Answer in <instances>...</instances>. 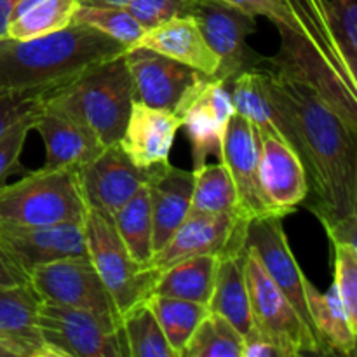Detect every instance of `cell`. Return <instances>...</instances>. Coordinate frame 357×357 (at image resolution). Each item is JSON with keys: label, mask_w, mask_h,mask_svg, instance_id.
I'll return each mask as SVG.
<instances>
[{"label": "cell", "mask_w": 357, "mask_h": 357, "mask_svg": "<svg viewBox=\"0 0 357 357\" xmlns=\"http://www.w3.org/2000/svg\"><path fill=\"white\" fill-rule=\"evenodd\" d=\"M282 139L305 167L303 201L331 243L357 244V129L310 80L264 58L258 66Z\"/></svg>", "instance_id": "cell-1"}, {"label": "cell", "mask_w": 357, "mask_h": 357, "mask_svg": "<svg viewBox=\"0 0 357 357\" xmlns=\"http://www.w3.org/2000/svg\"><path fill=\"white\" fill-rule=\"evenodd\" d=\"M126 47L94 28L72 23L58 33L31 40H0V98L52 93L84 70L122 54Z\"/></svg>", "instance_id": "cell-2"}, {"label": "cell", "mask_w": 357, "mask_h": 357, "mask_svg": "<svg viewBox=\"0 0 357 357\" xmlns=\"http://www.w3.org/2000/svg\"><path fill=\"white\" fill-rule=\"evenodd\" d=\"M45 103L87 129L103 146L117 145L135 103L124 52L84 70Z\"/></svg>", "instance_id": "cell-3"}, {"label": "cell", "mask_w": 357, "mask_h": 357, "mask_svg": "<svg viewBox=\"0 0 357 357\" xmlns=\"http://www.w3.org/2000/svg\"><path fill=\"white\" fill-rule=\"evenodd\" d=\"M86 215L75 171L45 169L0 185V225L28 227L75 222Z\"/></svg>", "instance_id": "cell-4"}, {"label": "cell", "mask_w": 357, "mask_h": 357, "mask_svg": "<svg viewBox=\"0 0 357 357\" xmlns=\"http://www.w3.org/2000/svg\"><path fill=\"white\" fill-rule=\"evenodd\" d=\"M84 227L87 257L122 317L136 305L146 302L160 271L152 265H139L126 250L114 223L100 213L86 208Z\"/></svg>", "instance_id": "cell-5"}, {"label": "cell", "mask_w": 357, "mask_h": 357, "mask_svg": "<svg viewBox=\"0 0 357 357\" xmlns=\"http://www.w3.org/2000/svg\"><path fill=\"white\" fill-rule=\"evenodd\" d=\"M244 274L250 293L253 326L271 337L288 357L333 356V352L307 328L284 293L268 278L255 251L248 246Z\"/></svg>", "instance_id": "cell-6"}, {"label": "cell", "mask_w": 357, "mask_h": 357, "mask_svg": "<svg viewBox=\"0 0 357 357\" xmlns=\"http://www.w3.org/2000/svg\"><path fill=\"white\" fill-rule=\"evenodd\" d=\"M37 326L52 357H126L114 319L42 300Z\"/></svg>", "instance_id": "cell-7"}, {"label": "cell", "mask_w": 357, "mask_h": 357, "mask_svg": "<svg viewBox=\"0 0 357 357\" xmlns=\"http://www.w3.org/2000/svg\"><path fill=\"white\" fill-rule=\"evenodd\" d=\"M190 16L220 61L213 77L230 84L243 72L261 65L264 56L248 44V37L257 30V17L220 0H195Z\"/></svg>", "instance_id": "cell-8"}, {"label": "cell", "mask_w": 357, "mask_h": 357, "mask_svg": "<svg viewBox=\"0 0 357 357\" xmlns=\"http://www.w3.org/2000/svg\"><path fill=\"white\" fill-rule=\"evenodd\" d=\"M174 114L192 145L194 171L204 166L209 157L222 155L227 126L234 115L229 84L213 75H204L187 89Z\"/></svg>", "instance_id": "cell-9"}, {"label": "cell", "mask_w": 357, "mask_h": 357, "mask_svg": "<svg viewBox=\"0 0 357 357\" xmlns=\"http://www.w3.org/2000/svg\"><path fill=\"white\" fill-rule=\"evenodd\" d=\"M30 284L44 302L89 310L121 324V314L89 258H68L38 265Z\"/></svg>", "instance_id": "cell-10"}, {"label": "cell", "mask_w": 357, "mask_h": 357, "mask_svg": "<svg viewBox=\"0 0 357 357\" xmlns=\"http://www.w3.org/2000/svg\"><path fill=\"white\" fill-rule=\"evenodd\" d=\"M248 220L234 213H195L188 211L176 232L150 260V265L159 271L192 257L223 253L244 246Z\"/></svg>", "instance_id": "cell-11"}, {"label": "cell", "mask_w": 357, "mask_h": 357, "mask_svg": "<svg viewBox=\"0 0 357 357\" xmlns=\"http://www.w3.org/2000/svg\"><path fill=\"white\" fill-rule=\"evenodd\" d=\"M244 244L255 251L268 278L284 293L307 328L319 338L309 314V307H307L305 288H303L305 274L296 264L295 255L289 248L284 225H282V216L268 215L250 220L246 225Z\"/></svg>", "instance_id": "cell-12"}, {"label": "cell", "mask_w": 357, "mask_h": 357, "mask_svg": "<svg viewBox=\"0 0 357 357\" xmlns=\"http://www.w3.org/2000/svg\"><path fill=\"white\" fill-rule=\"evenodd\" d=\"M75 176L86 208L112 222L115 213L145 187L149 169L135 166L117 143L103 149L96 159L80 167Z\"/></svg>", "instance_id": "cell-13"}, {"label": "cell", "mask_w": 357, "mask_h": 357, "mask_svg": "<svg viewBox=\"0 0 357 357\" xmlns=\"http://www.w3.org/2000/svg\"><path fill=\"white\" fill-rule=\"evenodd\" d=\"M0 248L30 275L38 265L89 258L84 218L47 225H0Z\"/></svg>", "instance_id": "cell-14"}, {"label": "cell", "mask_w": 357, "mask_h": 357, "mask_svg": "<svg viewBox=\"0 0 357 357\" xmlns=\"http://www.w3.org/2000/svg\"><path fill=\"white\" fill-rule=\"evenodd\" d=\"M220 160L232 178L241 213L248 222L261 216L278 215L261 187L260 138L257 129L241 115L234 114L230 117Z\"/></svg>", "instance_id": "cell-15"}, {"label": "cell", "mask_w": 357, "mask_h": 357, "mask_svg": "<svg viewBox=\"0 0 357 357\" xmlns=\"http://www.w3.org/2000/svg\"><path fill=\"white\" fill-rule=\"evenodd\" d=\"M132 80L135 101L153 108L174 110L187 89L204 73L149 49L129 47L124 51Z\"/></svg>", "instance_id": "cell-16"}, {"label": "cell", "mask_w": 357, "mask_h": 357, "mask_svg": "<svg viewBox=\"0 0 357 357\" xmlns=\"http://www.w3.org/2000/svg\"><path fill=\"white\" fill-rule=\"evenodd\" d=\"M260 138V180L265 195L278 215L284 218L303 204L309 194L305 167L295 150L271 135Z\"/></svg>", "instance_id": "cell-17"}, {"label": "cell", "mask_w": 357, "mask_h": 357, "mask_svg": "<svg viewBox=\"0 0 357 357\" xmlns=\"http://www.w3.org/2000/svg\"><path fill=\"white\" fill-rule=\"evenodd\" d=\"M180 128L181 121L174 112L135 101L119 145L135 166L150 169L169 162L171 149Z\"/></svg>", "instance_id": "cell-18"}, {"label": "cell", "mask_w": 357, "mask_h": 357, "mask_svg": "<svg viewBox=\"0 0 357 357\" xmlns=\"http://www.w3.org/2000/svg\"><path fill=\"white\" fill-rule=\"evenodd\" d=\"M146 188L152 213V250L155 255L190 211L194 173L171 166L169 162L159 164L149 169Z\"/></svg>", "instance_id": "cell-19"}, {"label": "cell", "mask_w": 357, "mask_h": 357, "mask_svg": "<svg viewBox=\"0 0 357 357\" xmlns=\"http://www.w3.org/2000/svg\"><path fill=\"white\" fill-rule=\"evenodd\" d=\"M33 129H37L44 142L45 162L42 167L45 169H68L77 173L107 149L87 129L47 103L38 112Z\"/></svg>", "instance_id": "cell-20"}, {"label": "cell", "mask_w": 357, "mask_h": 357, "mask_svg": "<svg viewBox=\"0 0 357 357\" xmlns=\"http://www.w3.org/2000/svg\"><path fill=\"white\" fill-rule=\"evenodd\" d=\"M131 47L159 52L204 75H215L220 66L218 58L192 16L173 17L157 26L146 28Z\"/></svg>", "instance_id": "cell-21"}, {"label": "cell", "mask_w": 357, "mask_h": 357, "mask_svg": "<svg viewBox=\"0 0 357 357\" xmlns=\"http://www.w3.org/2000/svg\"><path fill=\"white\" fill-rule=\"evenodd\" d=\"M42 298L30 282L0 286V335L20 352V357H52L37 326Z\"/></svg>", "instance_id": "cell-22"}, {"label": "cell", "mask_w": 357, "mask_h": 357, "mask_svg": "<svg viewBox=\"0 0 357 357\" xmlns=\"http://www.w3.org/2000/svg\"><path fill=\"white\" fill-rule=\"evenodd\" d=\"M246 244L223 253L216 267L215 286L208 303L209 312L225 317L241 335L253 326L250 293L246 286Z\"/></svg>", "instance_id": "cell-23"}, {"label": "cell", "mask_w": 357, "mask_h": 357, "mask_svg": "<svg viewBox=\"0 0 357 357\" xmlns=\"http://www.w3.org/2000/svg\"><path fill=\"white\" fill-rule=\"evenodd\" d=\"M305 300L314 328L323 344L335 354L352 357L356 354L357 324L352 323L345 310L335 284L326 293H321L309 279L303 281Z\"/></svg>", "instance_id": "cell-24"}, {"label": "cell", "mask_w": 357, "mask_h": 357, "mask_svg": "<svg viewBox=\"0 0 357 357\" xmlns=\"http://www.w3.org/2000/svg\"><path fill=\"white\" fill-rule=\"evenodd\" d=\"M218 260L220 257L202 255L185 258L162 268L157 275L152 295L188 300L208 307L215 286Z\"/></svg>", "instance_id": "cell-25"}, {"label": "cell", "mask_w": 357, "mask_h": 357, "mask_svg": "<svg viewBox=\"0 0 357 357\" xmlns=\"http://www.w3.org/2000/svg\"><path fill=\"white\" fill-rule=\"evenodd\" d=\"M79 0H20L7 24V38L31 40L58 33L72 24Z\"/></svg>", "instance_id": "cell-26"}, {"label": "cell", "mask_w": 357, "mask_h": 357, "mask_svg": "<svg viewBox=\"0 0 357 357\" xmlns=\"http://www.w3.org/2000/svg\"><path fill=\"white\" fill-rule=\"evenodd\" d=\"M146 305L150 307L157 323L160 324V330L169 347L173 349L174 357H181V352L187 347L194 331L209 314L206 305L188 302V300L171 298V296L150 295L146 298Z\"/></svg>", "instance_id": "cell-27"}, {"label": "cell", "mask_w": 357, "mask_h": 357, "mask_svg": "<svg viewBox=\"0 0 357 357\" xmlns=\"http://www.w3.org/2000/svg\"><path fill=\"white\" fill-rule=\"evenodd\" d=\"M229 89L234 114L246 119L257 129L258 135H271L282 139L275 124V112L265 93L260 70L253 68L243 72L229 84Z\"/></svg>", "instance_id": "cell-28"}, {"label": "cell", "mask_w": 357, "mask_h": 357, "mask_svg": "<svg viewBox=\"0 0 357 357\" xmlns=\"http://www.w3.org/2000/svg\"><path fill=\"white\" fill-rule=\"evenodd\" d=\"M126 250L139 265L149 267L152 260V213L149 188L142 187L112 218Z\"/></svg>", "instance_id": "cell-29"}, {"label": "cell", "mask_w": 357, "mask_h": 357, "mask_svg": "<svg viewBox=\"0 0 357 357\" xmlns=\"http://www.w3.org/2000/svg\"><path fill=\"white\" fill-rule=\"evenodd\" d=\"M192 173H194V188H192L190 211L213 213V215L234 213L243 216L236 187L222 160L216 164L206 162Z\"/></svg>", "instance_id": "cell-30"}, {"label": "cell", "mask_w": 357, "mask_h": 357, "mask_svg": "<svg viewBox=\"0 0 357 357\" xmlns=\"http://www.w3.org/2000/svg\"><path fill=\"white\" fill-rule=\"evenodd\" d=\"M121 337L126 357H174L173 349L146 302L121 317Z\"/></svg>", "instance_id": "cell-31"}, {"label": "cell", "mask_w": 357, "mask_h": 357, "mask_svg": "<svg viewBox=\"0 0 357 357\" xmlns=\"http://www.w3.org/2000/svg\"><path fill=\"white\" fill-rule=\"evenodd\" d=\"M181 357H243V335L225 317L209 312L194 331Z\"/></svg>", "instance_id": "cell-32"}, {"label": "cell", "mask_w": 357, "mask_h": 357, "mask_svg": "<svg viewBox=\"0 0 357 357\" xmlns=\"http://www.w3.org/2000/svg\"><path fill=\"white\" fill-rule=\"evenodd\" d=\"M72 23L86 24L126 49L131 47L143 35L145 28L126 7H86L80 6Z\"/></svg>", "instance_id": "cell-33"}, {"label": "cell", "mask_w": 357, "mask_h": 357, "mask_svg": "<svg viewBox=\"0 0 357 357\" xmlns=\"http://www.w3.org/2000/svg\"><path fill=\"white\" fill-rule=\"evenodd\" d=\"M328 24L352 70L357 65V0H324Z\"/></svg>", "instance_id": "cell-34"}, {"label": "cell", "mask_w": 357, "mask_h": 357, "mask_svg": "<svg viewBox=\"0 0 357 357\" xmlns=\"http://www.w3.org/2000/svg\"><path fill=\"white\" fill-rule=\"evenodd\" d=\"M333 284L352 323L357 324V244H333Z\"/></svg>", "instance_id": "cell-35"}, {"label": "cell", "mask_w": 357, "mask_h": 357, "mask_svg": "<svg viewBox=\"0 0 357 357\" xmlns=\"http://www.w3.org/2000/svg\"><path fill=\"white\" fill-rule=\"evenodd\" d=\"M40 110L23 117L0 135V185L10 174L24 171L20 164V157L23 152L24 142L28 138V132L33 131L35 121H37V115Z\"/></svg>", "instance_id": "cell-36"}, {"label": "cell", "mask_w": 357, "mask_h": 357, "mask_svg": "<svg viewBox=\"0 0 357 357\" xmlns=\"http://www.w3.org/2000/svg\"><path fill=\"white\" fill-rule=\"evenodd\" d=\"M194 2L195 0H132L126 9L146 30L173 17L190 16Z\"/></svg>", "instance_id": "cell-37"}, {"label": "cell", "mask_w": 357, "mask_h": 357, "mask_svg": "<svg viewBox=\"0 0 357 357\" xmlns=\"http://www.w3.org/2000/svg\"><path fill=\"white\" fill-rule=\"evenodd\" d=\"M52 93H23L0 98V135L23 117L40 110Z\"/></svg>", "instance_id": "cell-38"}, {"label": "cell", "mask_w": 357, "mask_h": 357, "mask_svg": "<svg viewBox=\"0 0 357 357\" xmlns=\"http://www.w3.org/2000/svg\"><path fill=\"white\" fill-rule=\"evenodd\" d=\"M237 7L250 16H264L278 26L279 31H291V16L286 0H220Z\"/></svg>", "instance_id": "cell-39"}, {"label": "cell", "mask_w": 357, "mask_h": 357, "mask_svg": "<svg viewBox=\"0 0 357 357\" xmlns=\"http://www.w3.org/2000/svg\"><path fill=\"white\" fill-rule=\"evenodd\" d=\"M243 357H288V354L271 337L251 326L243 335Z\"/></svg>", "instance_id": "cell-40"}, {"label": "cell", "mask_w": 357, "mask_h": 357, "mask_svg": "<svg viewBox=\"0 0 357 357\" xmlns=\"http://www.w3.org/2000/svg\"><path fill=\"white\" fill-rule=\"evenodd\" d=\"M30 282V275L0 248V286H16Z\"/></svg>", "instance_id": "cell-41"}, {"label": "cell", "mask_w": 357, "mask_h": 357, "mask_svg": "<svg viewBox=\"0 0 357 357\" xmlns=\"http://www.w3.org/2000/svg\"><path fill=\"white\" fill-rule=\"evenodd\" d=\"M17 2L20 0H0V40L7 38V24Z\"/></svg>", "instance_id": "cell-42"}, {"label": "cell", "mask_w": 357, "mask_h": 357, "mask_svg": "<svg viewBox=\"0 0 357 357\" xmlns=\"http://www.w3.org/2000/svg\"><path fill=\"white\" fill-rule=\"evenodd\" d=\"M132 0H79L86 7H128Z\"/></svg>", "instance_id": "cell-43"}, {"label": "cell", "mask_w": 357, "mask_h": 357, "mask_svg": "<svg viewBox=\"0 0 357 357\" xmlns=\"http://www.w3.org/2000/svg\"><path fill=\"white\" fill-rule=\"evenodd\" d=\"M0 357H20V352L6 337L0 335Z\"/></svg>", "instance_id": "cell-44"}]
</instances>
